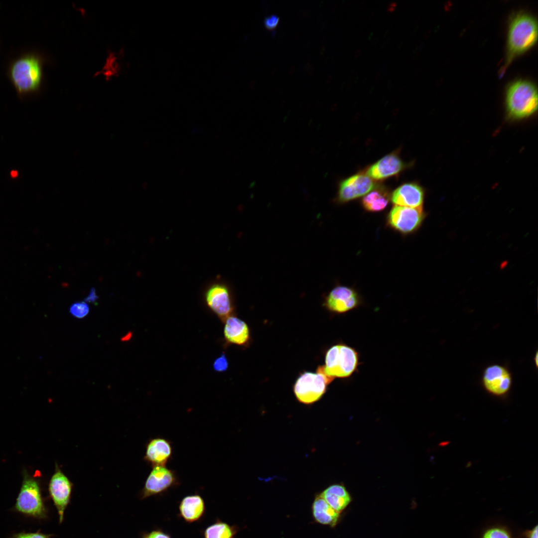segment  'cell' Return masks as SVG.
<instances>
[{"label": "cell", "mask_w": 538, "mask_h": 538, "mask_svg": "<svg viewBox=\"0 0 538 538\" xmlns=\"http://www.w3.org/2000/svg\"><path fill=\"white\" fill-rule=\"evenodd\" d=\"M312 510L315 521L321 524L334 527L338 521L339 513L331 508L320 494L316 497Z\"/></svg>", "instance_id": "obj_20"}, {"label": "cell", "mask_w": 538, "mask_h": 538, "mask_svg": "<svg viewBox=\"0 0 538 538\" xmlns=\"http://www.w3.org/2000/svg\"><path fill=\"white\" fill-rule=\"evenodd\" d=\"M396 4H397V3L396 2H393L391 3L389 5V6L388 7V10H389V11L393 10L395 8V7L396 6Z\"/></svg>", "instance_id": "obj_33"}, {"label": "cell", "mask_w": 538, "mask_h": 538, "mask_svg": "<svg viewBox=\"0 0 538 538\" xmlns=\"http://www.w3.org/2000/svg\"><path fill=\"white\" fill-rule=\"evenodd\" d=\"M237 532L234 526L217 520L204 531V538H234Z\"/></svg>", "instance_id": "obj_22"}, {"label": "cell", "mask_w": 538, "mask_h": 538, "mask_svg": "<svg viewBox=\"0 0 538 538\" xmlns=\"http://www.w3.org/2000/svg\"><path fill=\"white\" fill-rule=\"evenodd\" d=\"M533 360H534V365H535V367L536 368H538V351H536V352H535V353L534 354Z\"/></svg>", "instance_id": "obj_31"}, {"label": "cell", "mask_w": 538, "mask_h": 538, "mask_svg": "<svg viewBox=\"0 0 538 538\" xmlns=\"http://www.w3.org/2000/svg\"><path fill=\"white\" fill-rule=\"evenodd\" d=\"M132 336V332H129L125 336H124V337H123L121 338V340L122 341H127L131 339Z\"/></svg>", "instance_id": "obj_32"}, {"label": "cell", "mask_w": 538, "mask_h": 538, "mask_svg": "<svg viewBox=\"0 0 538 538\" xmlns=\"http://www.w3.org/2000/svg\"><path fill=\"white\" fill-rule=\"evenodd\" d=\"M358 359L353 348L344 344L334 345L326 354L324 372L333 379L348 377L356 370Z\"/></svg>", "instance_id": "obj_4"}, {"label": "cell", "mask_w": 538, "mask_h": 538, "mask_svg": "<svg viewBox=\"0 0 538 538\" xmlns=\"http://www.w3.org/2000/svg\"><path fill=\"white\" fill-rule=\"evenodd\" d=\"M9 76L19 94H26L37 91L42 78L41 58L33 53L19 57L11 64Z\"/></svg>", "instance_id": "obj_3"}, {"label": "cell", "mask_w": 538, "mask_h": 538, "mask_svg": "<svg viewBox=\"0 0 538 538\" xmlns=\"http://www.w3.org/2000/svg\"><path fill=\"white\" fill-rule=\"evenodd\" d=\"M482 538H513L510 531L504 526H494L486 530Z\"/></svg>", "instance_id": "obj_23"}, {"label": "cell", "mask_w": 538, "mask_h": 538, "mask_svg": "<svg viewBox=\"0 0 538 538\" xmlns=\"http://www.w3.org/2000/svg\"><path fill=\"white\" fill-rule=\"evenodd\" d=\"M172 453L170 441L163 437H155L151 439L146 444L144 459L152 467L165 466L171 458Z\"/></svg>", "instance_id": "obj_16"}, {"label": "cell", "mask_w": 538, "mask_h": 538, "mask_svg": "<svg viewBox=\"0 0 538 538\" xmlns=\"http://www.w3.org/2000/svg\"><path fill=\"white\" fill-rule=\"evenodd\" d=\"M538 526L536 525L531 530L524 532L522 535L525 538H538Z\"/></svg>", "instance_id": "obj_29"}, {"label": "cell", "mask_w": 538, "mask_h": 538, "mask_svg": "<svg viewBox=\"0 0 538 538\" xmlns=\"http://www.w3.org/2000/svg\"><path fill=\"white\" fill-rule=\"evenodd\" d=\"M360 303V296L354 288L338 285L325 297L324 305L331 312L343 313L357 307Z\"/></svg>", "instance_id": "obj_12"}, {"label": "cell", "mask_w": 538, "mask_h": 538, "mask_svg": "<svg viewBox=\"0 0 538 538\" xmlns=\"http://www.w3.org/2000/svg\"><path fill=\"white\" fill-rule=\"evenodd\" d=\"M145 538H171L169 535L161 530H155L147 535Z\"/></svg>", "instance_id": "obj_28"}, {"label": "cell", "mask_w": 538, "mask_h": 538, "mask_svg": "<svg viewBox=\"0 0 538 538\" xmlns=\"http://www.w3.org/2000/svg\"><path fill=\"white\" fill-rule=\"evenodd\" d=\"M179 484L176 472L165 466H154L147 476L141 491L142 498L162 494Z\"/></svg>", "instance_id": "obj_11"}, {"label": "cell", "mask_w": 538, "mask_h": 538, "mask_svg": "<svg viewBox=\"0 0 538 538\" xmlns=\"http://www.w3.org/2000/svg\"><path fill=\"white\" fill-rule=\"evenodd\" d=\"M98 298L95 288L92 287L88 295L84 298V301L87 303H95Z\"/></svg>", "instance_id": "obj_30"}, {"label": "cell", "mask_w": 538, "mask_h": 538, "mask_svg": "<svg viewBox=\"0 0 538 538\" xmlns=\"http://www.w3.org/2000/svg\"><path fill=\"white\" fill-rule=\"evenodd\" d=\"M279 18L277 15L272 14L266 17L264 23L267 28L271 29L276 27L279 22Z\"/></svg>", "instance_id": "obj_27"}, {"label": "cell", "mask_w": 538, "mask_h": 538, "mask_svg": "<svg viewBox=\"0 0 538 538\" xmlns=\"http://www.w3.org/2000/svg\"><path fill=\"white\" fill-rule=\"evenodd\" d=\"M224 323V338L227 344L239 346L247 344L250 339V331L244 321L232 315Z\"/></svg>", "instance_id": "obj_17"}, {"label": "cell", "mask_w": 538, "mask_h": 538, "mask_svg": "<svg viewBox=\"0 0 538 538\" xmlns=\"http://www.w3.org/2000/svg\"><path fill=\"white\" fill-rule=\"evenodd\" d=\"M507 117L511 120L528 118L538 109V93L535 85L525 79H518L508 86L505 95Z\"/></svg>", "instance_id": "obj_2"}, {"label": "cell", "mask_w": 538, "mask_h": 538, "mask_svg": "<svg viewBox=\"0 0 538 538\" xmlns=\"http://www.w3.org/2000/svg\"><path fill=\"white\" fill-rule=\"evenodd\" d=\"M205 303L209 309L223 323L234 315L235 306L229 287L223 283H215L206 289Z\"/></svg>", "instance_id": "obj_10"}, {"label": "cell", "mask_w": 538, "mask_h": 538, "mask_svg": "<svg viewBox=\"0 0 538 538\" xmlns=\"http://www.w3.org/2000/svg\"><path fill=\"white\" fill-rule=\"evenodd\" d=\"M480 383L489 395L499 398L506 397L513 384V375L508 366L498 363L487 365L482 370Z\"/></svg>", "instance_id": "obj_6"}, {"label": "cell", "mask_w": 538, "mask_h": 538, "mask_svg": "<svg viewBox=\"0 0 538 538\" xmlns=\"http://www.w3.org/2000/svg\"><path fill=\"white\" fill-rule=\"evenodd\" d=\"M70 314L77 319H83L88 315L90 308L84 301H77L72 303L69 309Z\"/></svg>", "instance_id": "obj_24"}, {"label": "cell", "mask_w": 538, "mask_h": 538, "mask_svg": "<svg viewBox=\"0 0 538 538\" xmlns=\"http://www.w3.org/2000/svg\"><path fill=\"white\" fill-rule=\"evenodd\" d=\"M179 510L180 516L187 523H193L202 518L205 510L203 499L198 494L188 495L181 501Z\"/></svg>", "instance_id": "obj_18"}, {"label": "cell", "mask_w": 538, "mask_h": 538, "mask_svg": "<svg viewBox=\"0 0 538 538\" xmlns=\"http://www.w3.org/2000/svg\"><path fill=\"white\" fill-rule=\"evenodd\" d=\"M405 167L398 152H393L371 165L365 173L373 180H380L398 175Z\"/></svg>", "instance_id": "obj_14"}, {"label": "cell", "mask_w": 538, "mask_h": 538, "mask_svg": "<svg viewBox=\"0 0 538 538\" xmlns=\"http://www.w3.org/2000/svg\"><path fill=\"white\" fill-rule=\"evenodd\" d=\"M50 535L40 533H20L15 534L14 538H49Z\"/></svg>", "instance_id": "obj_26"}, {"label": "cell", "mask_w": 538, "mask_h": 538, "mask_svg": "<svg viewBox=\"0 0 538 538\" xmlns=\"http://www.w3.org/2000/svg\"><path fill=\"white\" fill-rule=\"evenodd\" d=\"M228 365V359L224 353H222L220 356L214 360L212 366L215 371L223 372L227 370Z\"/></svg>", "instance_id": "obj_25"}, {"label": "cell", "mask_w": 538, "mask_h": 538, "mask_svg": "<svg viewBox=\"0 0 538 538\" xmlns=\"http://www.w3.org/2000/svg\"><path fill=\"white\" fill-rule=\"evenodd\" d=\"M390 199L388 192L383 187H377L364 196L361 204L368 212H380L387 206Z\"/></svg>", "instance_id": "obj_21"}, {"label": "cell", "mask_w": 538, "mask_h": 538, "mask_svg": "<svg viewBox=\"0 0 538 538\" xmlns=\"http://www.w3.org/2000/svg\"><path fill=\"white\" fill-rule=\"evenodd\" d=\"M324 373L323 366H319L316 373L305 372L297 379L293 391L300 403L311 404L319 400L326 392L327 386L333 380Z\"/></svg>", "instance_id": "obj_5"}, {"label": "cell", "mask_w": 538, "mask_h": 538, "mask_svg": "<svg viewBox=\"0 0 538 538\" xmlns=\"http://www.w3.org/2000/svg\"><path fill=\"white\" fill-rule=\"evenodd\" d=\"M72 484L59 469H57L52 475L49 484V491L57 508L61 523L65 509L69 501Z\"/></svg>", "instance_id": "obj_13"}, {"label": "cell", "mask_w": 538, "mask_h": 538, "mask_svg": "<svg viewBox=\"0 0 538 538\" xmlns=\"http://www.w3.org/2000/svg\"><path fill=\"white\" fill-rule=\"evenodd\" d=\"M424 198L423 188L418 183H404L397 188L390 195L395 205L412 208L422 207Z\"/></svg>", "instance_id": "obj_15"}, {"label": "cell", "mask_w": 538, "mask_h": 538, "mask_svg": "<svg viewBox=\"0 0 538 538\" xmlns=\"http://www.w3.org/2000/svg\"><path fill=\"white\" fill-rule=\"evenodd\" d=\"M14 507L17 512L28 516L36 518L45 517L46 509L35 480L28 476L24 478Z\"/></svg>", "instance_id": "obj_7"}, {"label": "cell", "mask_w": 538, "mask_h": 538, "mask_svg": "<svg viewBox=\"0 0 538 538\" xmlns=\"http://www.w3.org/2000/svg\"><path fill=\"white\" fill-rule=\"evenodd\" d=\"M320 495L338 513L343 511L351 502V497L346 488L339 484L330 486Z\"/></svg>", "instance_id": "obj_19"}, {"label": "cell", "mask_w": 538, "mask_h": 538, "mask_svg": "<svg viewBox=\"0 0 538 538\" xmlns=\"http://www.w3.org/2000/svg\"><path fill=\"white\" fill-rule=\"evenodd\" d=\"M373 179L365 173H360L340 181L334 202L343 204L365 196L377 188Z\"/></svg>", "instance_id": "obj_9"}, {"label": "cell", "mask_w": 538, "mask_h": 538, "mask_svg": "<svg viewBox=\"0 0 538 538\" xmlns=\"http://www.w3.org/2000/svg\"><path fill=\"white\" fill-rule=\"evenodd\" d=\"M425 217L422 207L394 205L387 216L386 224L394 231L406 235L416 231Z\"/></svg>", "instance_id": "obj_8"}, {"label": "cell", "mask_w": 538, "mask_h": 538, "mask_svg": "<svg viewBox=\"0 0 538 538\" xmlns=\"http://www.w3.org/2000/svg\"><path fill=\"white\" fill-rule=\"evenodd\" d=\"M537 37L538 25L535 17L526 12L515 14L509 24L505 66L531 48L537 41Z\"/></svg>", "instance_id": "obj_1"}]
</instances>
